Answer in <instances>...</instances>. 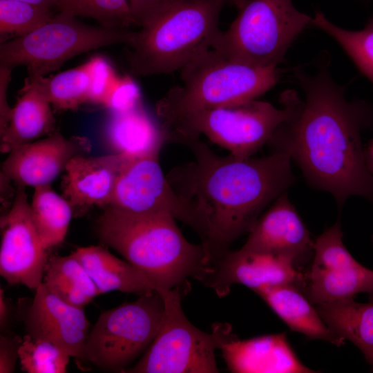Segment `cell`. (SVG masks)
<instances>
[{
	"mask_svg": "<svg viewBox=\"0 0 373 373\" xmlns=\"http://www.w3.org/2000/svg\"><path fill=\"white\" fill-rule=\"evenodd\" d=\"M220 350L234 373H311L291 347L285 332L240 340L232 332Z\"/></svg>",
	"mask_w": 373,
	"mask_h": 373,
	"instance_id": "obj_19",
	"label": "cell"
},
{
	"mask_svg": "<svg viewBox=\"0 0 373 373\" xmlns=\"http://www.w3.org/2000/svg\"><path fill=\"white\" fill-rule=\"evenodd\" d=\"M305 272L289 258L280 254L240 248L229 250L212 263L201 283L223 297L235 284L253 291L278 285H293L301 291Z\"/></svg>",
	"mask_w": 373,
	"mask_h": 373,
	"instance_id": "obj_14",
	"label": "cell"
},
{
	"mask_svg": "<svg viewBox=\"0 0 373 373\" xmlns=\"http://www.w3.org/2000/svg\"><path fill=\"white\" fill-rule=\"evenodd\" d=\"M227 0H179L135 31L128 46L130 71L137 76L180 70L211 48L222 30L220 15Z\"/></svg>",
	"mask_w": 373,
	"mask_h": 373,
	"instance_id": "obj_4",
	"label": "cell"
},
{
	"mask_svg": "<svg viewBox=\"0 0 373 373\" xmlns=\"http://www.w3.org/2000/svg\"><path fill=\"white\" fill-rule=\"evenodd\" d=\"M19 359L21 370L28 373H65L70 356L51 342L26 334Z\"/></svg>",
	"mask_w": 373,
	"mask_h": 373,
	"instance_id": "obj_30",
	"label": "cell"
},
{
	"mask_svg": "<svg viewBox=\"0 0 373 373\" xmlns=\"http://www.w3.org/2000/svg\"><path fill=\"white\" fill-rule=\"evenodd\" d=\"M12 68L0 66V134L8 127L12 114V108L8 104L7 93L11 80Z\"/></svg>",
	"mask_w": 373,
	"mask_h": 373,
	"instance_id": "obj_36",
	"label": "cell"
},
{
	"mask_svg": "<svg viewBox=\"0 0 373 373\" xmlns=\"http://www.w3.org/2000/svg\"><path fill=\"white\" fill-rule=\"evenodd\" d=\"M142 102L140 89L128 76L119 77L110 93L105 107L110 112L128 111Z\"/></svg>",
	"mask_w": 373,
	"mask_h": 373,
	"instance_id": "obj_33",
	"label": "cell"
},
{
	"mask_svg": "<svg viewBox=\"0 0 373 373\" xmlns=\"http://www.w3.org/2000/svg\"><path fill=\"white\" fill-rule=\"evenodd\" d=\"M57 9L107 28L126 30L134 25L128 0H59Z\"/></svg>",
	"mask_w": 373,
	"mask_h": 373,
	"instance_id": "obj_29",
	"label": "cell"
},
{
	"mask_svg": "<svg viewBox=\"0 0 373 373\" xmlns=\"http://www.w3.org/2000/svg\"><path fill=\"white\" fill-rule=\"evenodd\" d=\"M294 332L308 339H320L340 347L345 340L334 334L315 306L293 285L267 286L254 291Z\"/></svg>",
	"mask_w": 373,
	"mask_h": 373,
	"instance_id": "obj_22",
	"label": "cell"
},
{
	"mask_svg": "<svg viewBox=\"0 0 373 373\" xmlns=\"http://www.w3.org/2000/svg\"><path fill=\"white\" fill-rule=\"evenodd\" d=\"M172 216L106 207L97 220L99 239L140 270L161 294L212 268L204 247L187 240Z\"/></svg>",
	"mask_w": 373,
	"mask_h": 373,
	"instance_id": "obj_3",
	"label": "cell"
},
{
	"mask_svg": "<svg viewBox=\"0 0 373 373\" xmlns=\"http://www.w3.org/2000/svg\"><path fill=\"white\" fill-rule=\"evenodd\" d=\"M302 291L314 305L354 298L361 293L373 303V269L361 265L348 251L339 219L314 240Z\"/></svg>",
	"mask_w": 373,
	"mask_h": 373,
	"instance_id": "obj_11",
	"label": "cell"
},
{
	"mask_svg": "<svg viewBox=\"0 0 373 373\" xmlns=\"http://www.w3.org/2000/svg\"><path fill=\"white\" fill-rule=\"evenodd\" d=\"M1 276L10 285L36 290L43 282L47 260L23 187L1 217Z\"/></svg>",
	"mask_w": 373,
	"mask_h": 373,
	"instance_id": "obj_12",
	"label": "cell"
},
{
	"mask_svg": "<svg viewBox=\"0 0 373 373\" xmlns=\"http://www.w3.org/2000/svg\"><path fill=\"white\" fill-rule=\"evenodd\" d=\"M23 338L1 335L0 338V372L12 373L15 371L19 350Z\"/></svg>",
	"mask_w": 373,
	"mask_h": 373,
	"instance_id": "obj_35",
	"label": "cell"
},
{
	"mask_svg": "<svg viewBox=\"0 0 373 373\" xmlns=\"http://www.w3.org/2000/svg\"><path fill=\"white\" fill-rule=\"evenodd\" d=\"M159 155L137 159L123 172L109 206L134 213L168 215L192 228V213L164 174Z\"/></svg>",
	"mask_w": 373,
	"mask_h": 373,
	"instance_id": "obj_13",
	"label": "cell"
},
{
	"mask_svg": "<svg viewBox=\"0 0 373 373\" xmlns=\"http://www.w3.org/2000/svg\"><path fill=\"white\" fill-rule=\"evenodd\" d=\"M364 158L368 171L373 175V139L364 148Z\"/></svg>",
	"mask_w": 373,
	"mask_h": 373,
	"instance_id": "obj_38",
	"label": "cell"
},
{
	"mask_svg": "<svg viewBox=\"0 0 373 373\" xmlns=\"http://www.w3.org/2000/svg\"><path fill=\"white\" fill-rule=\"evenodd\" d=\"M52 10L17 0H0L1 35L20 37L46 23Z\"/></svg>",
	"mask_w": 373,
	"mask_h": 373,
	"instance_id": "obj_31",
	"label": "cell"
},
{
	"mask_svg": "<svg viewBox=\"0 0 373 373\" xmlns=\"http://www.w3.org/2000/svg\"><path fill=\"white\" fill-rule=\"evenodd\" d=\"M314 306L334 334L361 350L373 370V303H361L348 298Z\"/></svg>",
	"mask_w": 373,
	"mask_h": 373,
	"instance_id": "obj_24",
	"label": "cell"
},
{
	"mask_svg": "<svg viewBox=\"0 0 373 373\" xmlns=\"http://www.w3.org/2000/svg\"><path fill=\"white\" fill-rule=\"evenodd\" d=\"M241 248L285 256L305 271L314 256V241L285 192L262 213Z\"/></svg>",
	"mask_w": 373,
	"mask_h": 373,
	"instance_id": "obj_16",
	"label": "cell"
},
{
	"mask_svg": "<svg viewBox=\"0 0 373 373\" xmlns=\"http://www.w3.org/2000/svg\"><path fill=\"white\" fill-rule=\"evenodd\" d=\"M90 149L87 137L66 138L53 132L10 151L2 164L3 175L21 187L50 184L74 157L87 155Z\"/></svg>",
	"mask_w": 373,
	"mask_h": 373,
	"instance_id": "obj_15",
	"label": "cell"
},
{
	"mask_svg": "<svg viewBox=\"0 0 373 373\" xmlns=\"http://www.w3.org/2000/svg\"><path fill=\"white\" fill-rule=\"evenodd\" d=\"M34 189L30 204L32 216L46 250L64 241L73 211L69 202L50 184Z\"/></svg>",
	"mask_w": 373,
	"mask_h": 373,
	"instance_id": "obj_26",
	"label": "cell"
},
{
	"mask_svg": "<svg viewBox=\"0 0 373 373\" xmlns=\"http://www.w3.org/2000/svg\"><path fill=\"white\" fill-rule=\"evenodd\" d=\"M21 95L12 108V114L6 131L1 135V151L12 149L36 141L52 133L55 119L50 103L42 92L37 77L28 75Z\"/></svg>",
	"mask_w": 373,
	"mask_h": 373,
	"instance_id": "obj_21",
	"label": "cell"
},
{
	"mask_svg": "<svg viewBox=\"0 0 373 373\" xmlns=\"http://www.w3.org/2000/svg\"><path fill=\"white\" fill-rule=\"evenodd\" d=\"M247 0H231L230 3L234 5L238 9L240 8Z\"/></svg>",
	"mask_w": 373,
	"mask_h": 373,
	"instance_id": "obj_40",
	"label": "cell"
},
{
	"mask_svg": "<svg viewBox=\"0 0 373 373\" xmlns=\"http://www.w3.org/2000/svg\"><path fill=\"white\" fill-rule=\"evenodd\" d=\"M180 287L162 294L164 311L159 330L129 373H218L215 352L231 332V325L218 323L212 332L200 330L186 316Z\"/></svg>",
	"mask_w": 373,
	"mask_h": 373,
	"instance_id": "obj_9",
	"label": "cell"
},
{
	"mask_svg": "<svg viewBox=\"0 0 373 373\" xmlns=\"http://www.w3.org/2000/svg\"><path fill=\"white\" fill-rule=\"evenodd\" d=\"M296 76L305 101L268 144L288 151L308 183L331 193L339 209L351 196L373 203V175L365 165L361 136L371 124L372 109L348 102L326 68L312 76L297 70Z\"/></svg>",
	"mask_w": 373,
	"mask_h": 373,
	"instance_id": "obj_2",
	"label": "cell"
},
{
	"mask_svg": "<svg viewBox=\"0 0 373 373\" xmlns=\"http://www.w3.org/2000/svg\"><path fill=\"white\" fill-rule=\"evenodd\" d=\"M283 107L256 99L182 113L162 122L167 141L184 144L204 135L239 159L252 157L295 113L300 99L293 90L280 97Z\"/></svg>",
	"mask_w": 373,
	"mask_h": 373,
	"instance_id": "obj_6",
	"label": "cell"
},
{
	"mask_svg": "<svg viewBox=\"0 0 373 373\" xmlns=\"http://www.w3.org/2000/svg\"><path fill=\"white\" fill-rule=\"evenodd\" d=\"M312 24L337 41L361 73L373 84V17L368 20L363 29L358 31L336 26L321 12L315 14Z\"/></svg>",
	"mask_w": 373,
	"mask_h": 373,
	"instance_id": "obj_28",
	"label": "cell"
},
{
	"mask_svg": "<svg viewBox=\"0 0 373 373\" xmlns=\"http://www.w3.org/2000/svg\"><path fill=\"white\" fill-rule=\"evenodd\" d=\"M184 144L193 159L173 167L166 177L189 207L192 229L213 263L294 183L292 160L287 151L246 159L221 156L200 138Z\"/></svg>",
	"mask_w": 373,
	"mask_h": 373,
	"instance_id": "obj_1",
	"label": "cell"
},
{
	"mask_svg": "<svg viewBox=\"0 0 373 373\" xmlns=\"http://www.w3.org/2000/svg\"><path fill=\"white\" fill-rule=\"evenodd\" d=\"M52 10L57 7L59 0H17Z\"/></svg>",
	"mask_w": 373,
	"mask_h": 373,
	"instance_id": "obj_39",
	"label": "cell"
},
{
	"mask_svg": "<svg viewBox=\"0 0 373 373\" xmlns=\"http://www.w3.org/2000/svg\"><path fill=\"white\" fill-rule=\"evenodd\" d=\"M135 160L116 153L77 155L66 167L62 196L79 214L92 206L106 208L111 203L121 175Z\"/></svg>",
	"mask_w": 373,
	"mask_h": 373,
	"instance_id": "obj_18",
	"label": "cell"
},
{
	"mask_svg": "<svg viewBox=\"0 0 373 373\" xmlns=\"http://www.w3.org/2000/svg\"><path fill=\"white\" fill-rule=\"evenodd\" d=\"M37 77L48 101L58 109L75 110L82 104L88 102L90 87L89 61L54 76Z\"/></svg>",
	"mask_w": 373,
	"mask_h": 373,
	"instance_id": "obj_27",
	"label": "cell"
},
{
	"mask_svg": "<svg viewBox=\"0 0 373 373\" xmlns=\"http://www.w3.org/2000/svg\"><path fill=\"white\" fill-rule=\"evenodd\" d=\"M135 31L84 23L76 16L58 11L34 31L1 43L0 66L27 68L30 76H44L70 59L101 47L129 46Z\"/></svg>",
	"mask_w": 373,
	"mask_h": 373,
	"instance_id": "obj_7",
	"label": "cell"
},
{
	"mask_svg": "<svg viewBox=\"0 0 373 373\" xmlns=\"http://www.w3.org/2000/svg\"><path fill=\"white\" fill-rule=\"evenodd\" d=\"M88 61L90 68L88 102L104 106L119 77L117 75L111 64L104 57L97 55Z\"/></svg>",
	"mask_w": 373,
	"mask_h": 373,
	"instance_id": "obj_32",
	"label": "cell"
},
{
	"mask_svg": "<svg viewBox=\"0 0 373 373\" xmlns=\"http://www.w3.org/2000/svg\"><path fill=\"white\" fill-rule=\"evenodd\" d=\"M104 137L113 153L137 160L160 153L167 142L160 126L140 103L122 112H110L105 124Z\"/></svg>",
	"mask_w": 373,
	"mask_h": 373,
	"instance_id": "obj_20",
	"label": "cell"
},
{
	"mask_svg": "<svg viewBox=\"0 0 373 373\" xmlns=\"http://www.w3.org/2000/svg\"><path fill=\"white\" fill-rule=\"evenodd\" d=\"M24 318L26 334L52 343L70 356L84 359L90 323L82 308L51 294L42 283Z\"/></svg>",
	"mask_w": 373,
	"mask_h": 373,
	"instance_id": "obj_17",
	"label": "cell"
},
{
	"mask_svg": "<svg viewBox=\"0 0 373 373\" xmlns=\"http://www.w3.org/2000/svg\"><path fill=\"white\" fill-rule=\"evenodd\" d=\"M182 84L156 104L162 122L182 113L256 99L277 83V66H259L210 48L180 70Z\"/></svg>",
	"mask_w": 373,
	"mask_h": 373,
	"instance_id": "obj_5",
	"label": "cell"
},
{
	"mask_svg": "<svg viewBox=\"0 0 373 373\" xmlns=\"http://www.w3.org/2000/svg\"><path fill=\"white\" fill-rule=\"evenodd\" d=\"M164 302L157 291L102 312L89 332L84 359L106 372L124 371L155 337Z\"/></svg>",
	"mask_w": 373,
	"mask_h": 373,
	"instance_id": "obj_10",
	"label": "cell"
},
{
	"mask_svg": "<svg viewBox=\"0 0 373 373\" xmlns=\"http://www.w3.org/2000/svg\"><path fill=\"white\" fill-rule=\"evenodd\" d=\"M179 0H128L135 26H146Z\"/></svg>",
	"mask_w": 373,
	"mask_h": 373,
	"instance_id": "obj_34",
	"label": "cell"
},
{
	"mask_svg": "<svg viewBox=\"0 0 373 373\" xmlns=\"http://www.w3.org/2000/svg\"><path fill=\"white\" fill-rule=\"evenodd\" d=\"M42 283L51 294L78 308L83 309L100 294L84 266L72 254L48 260Z\"/></svg>",
	"mask_w": 373,
	"mask_h": 373,
	"instance_id": "obj_25",
	"label": "cell"
},
{
	"mask_svg": "<svg viewBox=\"0 0 373 373\" xmlns=\"http://www.w3.org/2000/svg\"><path fill=\"white\" fill-rule=\"evenodd\" d=\"M72 254L84 266L99 294L111 291L138 296L155 291L149 280L129 262L101 246L79 247Z\"/></svg>",
	"mask_w": 373,
	"mask_h": 373,
	"instance_id": "obj_23",
	"label": "cell"
},
{
	"mask_svg": "<svg viewBox=\"0 0 373 373\" xmlns=\"http://www.w3.org/2000/svg\"><path fill=\"white\" fill-rule=\"evenodd\" d=\"M9 307L8 303L6 299L4 291L2 287L0 288V326L1 330L3 329L8 322L9 319Z\"/></svg>",
	"mask_w": 373,
	"mask_h": 373,
	"instance_id": "obj_37",
	"label": "cell"
},
{
	"mask_svg": "<svg viewBox=\"0 0 373 373\" xmlns=\"http://www.w3.org/2000/svg\"><path fill=\"white\" fill-rule=\"evenodd\" d=\"M212 48L226 56L259 66H277L312 18L292 0H247Z\"/></svg>",
	"mask_w": 373,
	"mask_h": 373,
	"instance_id": "obj_8",
	"label": "cell"
}]
</instances>
